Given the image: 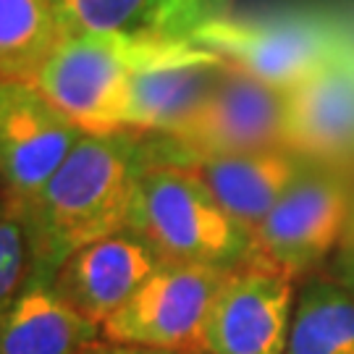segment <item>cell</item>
<instances>
[{
    "label": "cell",
    "instance_id": "cell-1",
    "mask_svg": "<svg viewBox=\"0 0 354 354\" xmlns=\"http://www.w3.org/2000/svg\"><path fill=\"white\" fill-rule=\"evenodd\" d=\"M147 163V137L134 131H87L76 142L42 192L24 203L35 252L32 281L50 283L68 254L129 226Z\"/></svg>",
    "mask_w": 354,
    "mask_h": 354
},
{
    "label": "cell",
    "instance_id": "cell-2",
    "mask_svg": "<svg viewBox=\"0 0 354 354\" xmlns=\"http://www.w3.org/2000/svg\"><path fill=\"white\" fill-rule=\"evenodd\" d=\"M203 50L189 39L160 35L82 32L53 50L32 84L84 131H124L131 76Z\"/></svg>",
    "mask_w": 354,
    "mask_h": 354
},
{
    "label": "cell",
    "instance_id": "cell-3",
    "mask_svg": "<svg viewBox=\"0 0 354 354\" xmlns=\"http://www.w3.org/2000/svg\"><path fill=\"white\" fill-rule=\"evenodd\" d=\"M127 228L168 263L234 270L254 260L252 234L184 165L150 158L137 181Z\"/></svg>",
    "mask_w": 354,
    "mask_h": 354
},
{
    "label": "cell",
    "instance_id": "cell-4",
    "mask_svg": "<svg viewBox=\"0 0 354 354\" xmlns=\"http://www.w3.org/2000/svg\"><path fill=\"white\" fill-rule=\"evenodd\" d=\"M187 39L289 92L346 50L354 32L328 13L315 11L273 16H226L218 11L194 26Z\"/></svg>",
    "mask_w": 354,
    "mask_h": 354
},
{
    "label": "cell",
    "instance_id": "cell-5",
    "mask_svg": "<svg viewBox=\"0 0 354 354\" xmlns=\"http://www.w3.org/2000/svg\"><path fill=\"white\" fill-rule=\"evenodd\" d=\"M352 194L349 168L304 163L299 176L252 234V263L291 281L317 270L342 244Z\"/></svg>",
    "mask_w": 354,
    "mask_h": 354
},
{
    "label": "cell",
    "instance_id": "cell-6",
    "mask_svg": "<svg viewBox=\"0 0 354 354\" xmlns=\"http://www.w3.org/2000/svg\"><path fill=\"white\" fill-rule=\"evenodd\" d=\"M152 160H181L189 155L289 150L286 147V89L228 64L203 111L176 137H147Z\"/></svg>",
    "mask_w": 354,
    "mask_h": 354
},
{
    "label": "cell",
    "instance_id": "cell-7",
    "mask_svg": "<svg viewBox=\"0 0 354 354\" xmlns=\"http://www.w3.org/2000/svg\"><path fill=\"white\" fill-rule=\"evenodd\" d=\"M228 270L168 263L102 323V342L145 346L158 352H203L205 323Z\"/></svg>",
    "mask_w": 354,
    "mask_h": 354
},
{
    "label": "cell",
    "instance_id": "cell-8",
    "mask_svg": "<svg viewBox=\"0 0 354 354\" xmlns=\"http://www.w3.org/2000/svg\"><path fill=\"white\" fill-rule=\"evenodd\" d=\"M84 134L32 82L0 79V187L16 200L37 197Z\"/></svg>",
    "mask_w": 354,
    "mask_h": 354
},
{
    "label": "cell",
    "instance_id": "cell-9",
    "mask_svg": "<svg viewBox=\"0 0 354 354\" xmlns=\"http://www.w3.org/2000/svg\"><path fill=\"white\" fill-rule=\"evenodd\" d=\"M294 281L247 263L228 270L205 323L207 354H283L294 315Z\"/></svg>",
    "mask_w": 354,
    "mask_h": 354
},
{
    "label": "cell",
    "instance_id": "cell-10",
    "mask_svg": "<svg viewBox=\"0 0 354 354\" xmlns=\"http://www.w3.org/2000/svg\"><path fill=\"white\" fill-rule=\"evenodd\" d=\"M286 147L307 163H354V42L286 92Z\"/></svg>",
    "mask_w": 354,
    "mask_h": 354
},
{
    "label": "cell",
    "instance_id": "cell-11",
    "mask_svg": "<svg viewBox=\"0 0 354 354\" xmlns=\"http://www.w3.org/2000/svg\"><path fill=\"white\" fill-rule=\"evenodd\" d=\"M160 263L163 260L147 241L124 228L68 254L50 286L76 313L102 328V323L131 299Z\"/></svg>",
    "mask_w": 354,
    "mask_h": 354
},
{
    "label": "cell",
    "instance_id": "cell-12",
    "mask_svg": "<svg viewBox=\"0 0 354 354\" xmlns=\"http://www.w3.org/2000/svg\"><path fill=\"white\" fill-rule=\"evenodd\" d=\"M228 61L210 50L194 58L140 68L131 76L124 131L142 137H176L210 100Z\"/></svg>",
    "mask_w": 354,
    "mask_h": 354
},
{
    "label": "cell",
    "instance_id": "cell-13",
    "mask_svg": "<svg viewBox=\"0 0 354 354\" xmlns=\"http://www.w3.org/2000/svg\"><path fill=\"white\" fill-rule=\"evenodd\" d=\"M171 163L189 168L218 205L239 226L254 234L276 207L281 194L299 176L307 160L291 150H268L239 155H189Z\"/></svg>",
    "mask_w": 354,
    "mask_h": 354
},
{
    "label": "cell",
    "instance_id": "cell-14",
    "mask_svg": "<svg viewBox=\"0 0 354 354\" xmlns=\"http://www.w3.org/2000/svg\"><path fill=\"white\" fill-rule=\"evenodd\" d=\"M100 339V326L45 281H29L0 317V354H84Z\"/></svg>",
    "mask_w": 354,
    "mask_h": 354
},
{
    "label": "cell",
    "instance_id": "cell-15",
    "mask_svg": "<svg viewBox=\"0 0 354 354\" xmlns=\"http://www.w3.org/2000/svg\"><path fill=\"white\" fill-rule=\"evenodd\" d=\"M66 37L53 0H0V79L35 82Z\"/></svg>",
    "mask_w": 354,
    "mask_h": 354
},
{
    "label": "cell",
    "instance_id": "cell-16",
    "mask_svg": "<svg viewBox=\"0 0 354 354\" xmlns=\"http://www.w3.org/2000/svg\"><path fill=\"white\" fill-rule=\"evenodd\" d=\"M283 354H354V291L336 279L304 283Z\"/></svg>",
    "mask_w": 354,
    "mask_h": 354
},
{
    "label": "cell",
    "instance_id": "cell-17",
    "mask_svg": "<svg viewBox=\"0 0 354 354\" xmlns=\"http://www.w3.org/2000/svg\"><path fill=\"white\" fill-rule=\"evenodd\" d=\"M64 24L68 35L115 32L165 37V0H68Z\"/></svg>",
    "mask_w": 354,
    "mask_h": 354
},
{
    "label": "cell",
    "instance_id": "cell-18",
    "mask_svg": "<svg viewBox=\"0 0 354 354\" xmlns=\"http://www.w3.org/2000/svg\"><path fill=\"white\" fill-rule=\"evenodd\" d=\"M32 273L35 252L24 203L0 187V317L32 281Z\"/></svg>",
    "mask_w": 354,
    "mask_h": 354
},
{
    "label": "cell",
    "instance_id": "cell-19",
    "mask_svg": "<svg viewBox=\"0 0 354 354\" xmlns=\"http://www.w3.org/2000/svg\"><path fill=\"white\" fill-rule=\"evenodd\" d=\"M218 0H165V37L187 39L194 26L213 16Z\"/></svg>",
    "mask_w": 354,
    "mask_h": 354
},
{
    "label": "cell",
    "instance_id": "cell-20",
    "mask_svg": "<svg viewBox=\"0 0 354 354\" xmlns=\"http://www.w3.org/2000/svg\"><path fill=\"white\" fill-rule=\"evenodd\" d=\"M333 279L344 283L349 291H354V194H352V210H349V221L344 228L342 244L333 257Z\"/></svg>",
    "mask_w": 354,
    "mask_h": 354
},
{
    "label": "cell",
    "instance_id": "cell-21",
    "mask_svg": "<svg viewBox=\"0 0 354 354\" xmlns=\"http://www.w3.org/2000/svg\"><path fill=\"white\" fill-rule=\"evenodd\" d=\"M84 354H171V352H158V349H145V346H127V344H111L100 342Z\"/></svg>",
    "mask_w": 354,
    "mask_h": 354
},
{
    "label": "cell",
    "instance_id": "cell-22",
    "mask_svg": "<svg viewBox=\"0 0 354 354\" xmlns=\"http://www.w3.org/2000/svg\"><path fill=\"white\" fill-rule=\"evenodd\" d=\"M53 3H55V6H58V11H61V16H64V11H66V3H68V0H53Z\"/></svg>",
    "mask_w": 354,
    "mask_h": 354
},
{
    "label": "cell",
    "instance_id": "cell-23",
    "mask_svg": "<svg viewBox=\"0 0 354 354\" xmlns=\"http://www.w3.org/2000/svg\"><path fill=\"white\" fill-rule=\"evenodd\" d=\"M187 354H207V352H187Z\"/></svg>",
    "mask_w": 354,
    "mask_h": 354
}]
</instances>
